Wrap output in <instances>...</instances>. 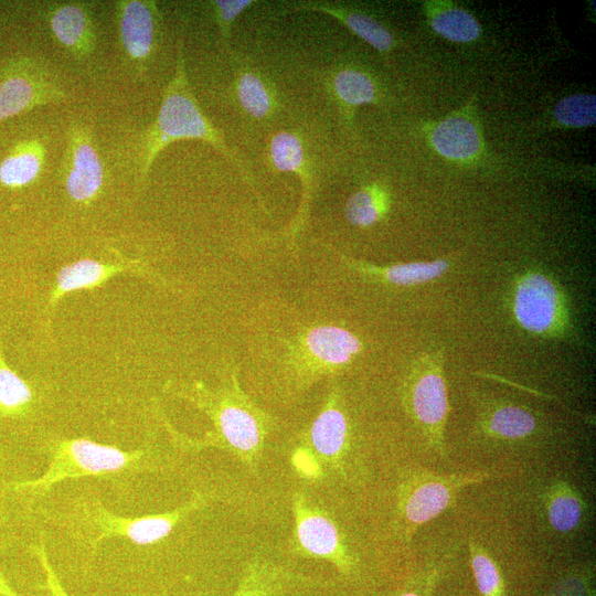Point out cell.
<instances>
[{
	"mask_svg": "<svg viewBox=\"0 0 596 596\" xmlns=\"http://www.w3.org/2000/svg\"><path fill=\"white\" fill-rule=\"evenodd\" d=\"M206 412L212 414L217 435L207 436L203 440H182L190 447L210 445L225 446L245 459L254 458L260 447L262 430L257 419L247 409L236 405L214 406L205 400H198Z\"/></svg>",
	"mask_w": 596,
	"mask_h": 596,
	"instance_id": "10",
	"label": "cell"
},
{
	"mask_svg": "<svg viewBox=\"0 0 596 596\" xmlns=\"http://www.w3.org/2000/svg\"><path fill=\"white\" fill-rule=\"evenodd\" d=\"M430 139L436 151L451 160L471 159L481 147L475 124L462 116H451L437 124Z\"/></svg>",
	"mask_w": 596,
	"mask_h": 596,
	"instance_id": "18",
	"label": "cell"
},
{
	"mask_svg": "<svg viewBox=\"0 0 596 596\" xmlns=\"http://www.w3.org/2000/svg\"><path fill=\"white\" fill-rule=\"evenodd\" d=\"M408 404L430 445L443 454L448 398L439 360L426 358L422 361L409 384Z\"/></svg>",
	"mask_w": 596,
	"mask_h": 596,
	"instance_id": "6",
	"label": "cell"
},
{
	"mask_svg": "<svg viewBox=\"0 0 596 596\" xmlns=\"http://www.w3.org/2000/svg\"><path fill=\"white\" fill-rule=\"evenodd\" d=\"M326 86L340 109L350 117L361 105L375 103L377 86L366 72L352 66L334 68L326 78Z\"/></svg>",
	"mask_w": 596,
	"mask_h": 596,
	"instance_id": "16",
	"label": "cell"
},
{
	"mask_svg": "<svg viewBox=\"0 0 596 596\" xmlns=\"http://www.w3.org/2000/svg\"><path fill=\"white\" fill-rule=\"evenodd\" d=\"M296 533L304 551L332 562L341 573L351 571V560L341 544L333 522L297 498L294 502Z\"/></svg>",
	"mask_w": 596,
	"mask_h": 596,
	"instance_id": "12",
	"label": "cell"
},
{
	"mask_svg": "<svg viewBox=\"0 0 596 596\" xmlns=\"http://www.w3.org/2000/svg\"><path fill=\"white\" fill-rule=\"evenodd\" d=\"M592 567H575L551 588L547 596H593Z\"/></svg>",
	"mask_w": 596,
	"mask_h": 596,
	"instance_id": "31",
	"label": "cell"
},
{
	"mask_svg": "<svg viewBox=\"0 0 596 596\" xmlns=\"http://www.w3.org/2000/svg\"><path fill=\"white\" fill-rule=\"evenodd\" d=\"M62 173L66 193L76 203L92 202L103 189L104 164L84 124L73 123L68 128Z\"/></svg>",
	"mask_w": 596,
	"mask_h": 596,
	"instance_id": "7",
	"label": "cell"
},
{
	"mask_svg": "<svg viewBox=\"0 0 596 596\" xmlns=\"http://www.w3.org/2000/svg\"><path fill=\"white\" fill-rule=\"evenodd\" d=\"M254 3L253 0H214L210 2L212 17L223 39L230 38L235 20Z\"/></svg>",
	"mask_w": 596,
	"mask_h": 596,
	"instance_id": "32",
	"label": "cell"
},
{
	"mask_svg": "<svg viewBox=\"0 0 596 596\" xmlns=\"http://www.w3.org/2000/svg\"><path fill=\"white\" fill-rule=\"evenodd\" d=\"M231 93L238 110L254 121L270 120L279 108L274 85L253 66L243 65L236 70Z\"/></svg>",
	"mask_w": 596,
	"mask_h": 596,
	"instance_id": "14",
	"label": "cell"
},
{
	"mask_svg": "<svg viewBox=\"0 0 596 596\" xmlns=\"http://www.w3.org/2000/svg\"><path fill=\"white\" fill-rule=\"evenodd\" d=\"M433 30L443 38L458 43L472 42L479 38L481 28L468 11L453 4L433 3L428 10Z\"/></svg>",
	"mask_w": 596,
	"mask_h": 596,
	"instance_id": "22",
	"label": "cell"
},
{
	"mask_svg": "<svg viewBox=\"0 0 596 596\" xmlns=\"http://www.w3.org/2000/svg\"><path fill=\"white\" fill-rule=\"evenodd\" d=\"M554 118L566 127L583 128L595 125L596 98L593 94H573L562 98L554 107Z\"/></svg>",
	"mask_w": 596,
	"mask_h": 596,
	"instance_id": "29",
	"label": "cell"
},
{
	"mask_svg": "<svg viewBox=\"0 0 596 596\" xmlns=\"http://www.w3.org/2000/svg\"><path fill=\"white\" fill-rule=\"evenodd\" d=\"M296 467L307 476H315L317 465L315 459L306 451L298 450L294 457Z\"/></svg>",
	"mask_w": 596,
	"mask_h": 596,
	"instance_id": "33",
	"label": "cell"
},
{
	"mask_svg": "<svg viewBox=\"0 0 596 596\" xmlns=\"http://www.w3.org/2000/svg\"><path fill=\"white\" fill-rule=\"evenodd\" d=\"M482 425L487 434L494 438L521 439L534 433L536 421L529 409L503 404L490 409Z\"/></svg>",
	"mask_w": 596,
	"mask_h": 596,
	"instance_id": "23",
	"label": "cell"
},
{
	"mask_svg": "<svg viewBox=\"0 0 596 596\" xmlns=\"http://www.w3.org/2000/svg\"><path fill=\"white\" fill-rule=\"evenodd\" d=\"M294 10L328 14L380 52H389L394 45L392 32L382 22L368 13L350 7L329 2L308 1L296 4Z\"/></svg>",
	"mask_w": 596,
	"mask_h": 596,
	"instance_id": "15",
	"label": "cell"
},
{
	"mask_svg": "<svg viewBox=\"0 0 596 596\" xmlns=\"http://www.w3.org/2000/svg\"><path fill=\"white\" fill-rule=\"evenodd\" d=\"M449 268L447 259L432 262H412L387 267L369 266L368 270L381 275L389 283L398 286H413L432 281L444 275Z\"/></svg>",
	"mask_w": 596,
	"mask_h": 596,
	"instance_id": "26",
	"label": "cell"
},
{
	"mask_svg": "<svg viewBox=\"0 0 596 596\" xmlns=\"http://www.w3.org/2000/svg\"><path fill=\"white\" fill-rule=\"evenodd\" d=\"M205 501V497L199 493L170 512L124 517L109 511L96 498L79 497L58 512L55 522L77 545L91 552L113 538L125 539L137 545H150L167 538L178 523Z\"/></svg>",
	"mask_w": 596,
	"mask_h": 596,
	"instance_id": "3",
	"label": "cell"
},
{
	"mask_svg": "<svg viewBox=\"0 0 596 596\" xmlns=\"http://www.w3.org/2000/svg\"><path fill=\"white\" fill-rule=\"evenodd\" d=\"M347 433L348 426L343 413L330 406L313 422L310 432L311 444L321 457L334 458L344 447Z\"/></svg>",
	"mask_w": 596,
	"mask_h": 596,
	"instance_id": "24",
	"label": "cell"
},
{
	"mask_svg": "<svg viewBox=\"0 0 596 596\" xmlns=\"http://www.w3.org/2000/svg\"><path fill=\"white\" fill-rule=\"evenodd\" d=\"M268 158L274 170L297 174L306 196L308 195L310 170L306 149L298 134L290 130L275 132L268 143Z\"/></svg>",
	"mask_w": 596,
	"mask_h": 596,
	"instance_id": "20",
	"label": "cell"
},
{
	"mask_svg": "<svg viewBox=\"0 0 596 596\" xmlns=\"http://www.w3.org/2000/svg\"><path fill=\"white\" fill-rule=\"evenodd\" d=\"M470 565L481 596H505V586L496 562L475 542L469 543Z\"/></svg>",
	"mask_w": 596,
	"mask_h": 596,
	"instance_id": "28",
	"label": "cell"
},
{
	"mask_svg": "<svg viewBox=\"0 0 596 596\" xmlns=\"http://www.w3.org/2000/svg\"><path fill=\"white\" fill-rule=\"evenodd\" d=\"M46 149L40 139L18 142L0 162V184L20 189L33 183L42 173Z\"/></svg>",
	"mask_w": 596,
	"mask_h": 596,
	"instance_id": "17",
	"label": "cell"
},
{
	"mask_svg": "<svg viewBox=\"0 0 596 596\" xmlns=\"http://www.w3.org/2000/svg\"><path fill=\"white\" fill-rule=\"evenodd\" d=\"M66 98L54 73L33 57L15 56L0 67V123Z\"/></svg>",
	"mask_w": 596,
	"mask_h": 596,
	"instance_id": "4",
	"label": "cell"
},
{
	"mask_svg": "<svg viewBox=\"0 0 596 596\" xmlns=\"http://www.w3.org/2000/svg\"><path fill=\"white\" fill-rule=\"evenodd\" d=\"M308 350L323 363L341 365L350 361L360 350L355 336L345 329L323 326L309 331L306 338Z\"/></svg>",
	"mask_w": 596,
	"mask_h": 596,
	"instance_id": "19",
	"label": "cell"
},
{
	"mask_svg": "<svg viewBox=\"0 0 596 596\" xmlns=\"http://www.w3.org/2000/svg\"><path fill=\"white\" fill-rule=\"evenodd\" d=\"M545 510L551 526L565 533L581 524L584 503L573 486L566 481H557L547 491Z\"/></svg>",
	"mask_w": 596,
	"mask_h": 596,
	"instance_id": "21",
	"label": "cell"
},
{
	"mask_svg": "<svg viewBox=\"0 0 596 596\" xmlns=\"http://www.w3.org/2000/svg\"><path fill=\"white\" fill-rule=\"evenodd\" d=\"M488 472L448 476L423 473L412 479L401 497L400 510L407 529L414 530L444 512L465 487L480 482Z\"/></svg>",
	"mask_w": 596,
	"mask_h": 596,
	"instance_id": "5",
	"label": "cell"
},
{
	"mask_svg": "<svg viewBox=\"0 0 596 596\" xmlns=\"http://www.w3.org/2000/svg\"><path fill=\"white\" fill-rule=\"evenodd\" d=\"M281 587L278 571L254 563L246 570L233 596H275Z\"/></svg>",
	"mask_w": 596,
	"mask_h": 596,
	"instance_id": "30",
	"label": "cell"
},
{
	"mask_svg": "<svg viewBox=\"0 0 596 596\" xmlns=\"http://www.w3.org/2000/svg\"><path fill=\"white\" fill-rule=\"evenodd\" d=\"M33 403L32 387L8 365L0 354V416L22 417L32 409Z\"/></svg>",
	"mask_w": 596,
	"mask_h": 596,
	"instance_id": "25",
	"label": "cell"
},
{
	"mask_svg": "<svg viewBox=\"0 0 596 596\" xmlns=\"http://www.w3.org/2000/svg\"><path fill=\"white\" fill-rule=\"evenodd\" d=\"M126 272L145 273V268L138 260L110 264L85 258L67 264L56 276L49 296V308L53 310L72 291L99 287L113 276Z\"/></svg>",
	"mask_w": 596,
	"mask_h": 596,
	"instance_id": "13",
	"label": "cell"
},
{
	"mask_svg": "<svg viewBox=\"0 0 596 596\" xmlns=\"http://www.w3.org/2000/svg\"><path fill=\"white\" fill-rule=\"evenodd\" d=\"M45 451V471L39 478L12 482L13 492L29 500L40 499L64 480L94 477L114 482L155 467L148 449L127 451L84 437L50 439Z\"/></svg>",
	"mask_w": 596,
	"mask_h": 596,
	"instance_id": "1",
	"label": "cell"
},
{
	"mask_svg": "<svg viewBox=\"0 0 596 596\" xmlns=\"http://www.w3.org/2000/svg\"><path fill=\"white\" fill-rule=\"evenodd\" d=\"M2 522V514H1V510H0V524Z\"/></svg>",
	"mask_w": 596,
	"mask_h": 596,
	"instance_id": "36",
	"label": "cell"
},
{
	"mask_svg": "<svg viewBox=\"0 0 596 596\" xmlns=\"http://www.w3.org/2000/svg\"><path fill=\"white\" fill-rule=\"evenodd\" d=\"M397 596H422V595L415 590H411V592H404Z\"/></svg>",
	"mask_w": 596,
	"mask_h": 596,
	"instance_id": "35",
	"label": "cell"
},
{
	"mask_svg": "<svg viewBox=\"0 0 596 596\" xmlns=\"http://www.w3.org/2000/svg\"><path fill=\"white\" fill-rule=\"evenodd\" d=\"M44 19L55 41L75 58L93 54L97 32L89 6L84 2H57L44 11Z\"/></svg>",
	"mask_w": 596,
	"mask_h": 596,
	"instance_id": "11",
	"label": "cell"
},
{
	"mask_svg": "<svg viewBox=\"0 0 596 596\" xmlns=\"http://www.w3.org/2000/svg\"><path fill=\"white\" fill-rule=\"evenodd\" d=\"M0 596H20L8 583L4 575L0 572Z\"/></svg>",
	"mask_w": 596,
	"mask_h": 596,
	"instance_id": "34",
	"label": "cell"
},
{
	"mask_svg": "<svg viewBox=\"0 0 596 596\" xmlns=\"http://www.w3.org/2000/svg\"><path fill=\"white\" fill-rule=\"evenodd\" d=\"M513 312L523 329L536 334L555 332L565 321L561 291L554 281L539 273L528 274L519 280Z\"/></svg>",
	"mask_w": 596,
	"mask_h": 596,
	"instance_id": "8",
	"label": "cell"
},
{
	"mask_svg": "<svg viewBox=\"0 0 596 596\" xmlns=\"http://www.w3.org/2000/svg\"><path fill=\"white\" fill-rule=\"evenodd\" d=\"M115 17L125 56L136 70L143 72L159 39L161 17L157 3L150 0L116 1Z\"/></svg>",
	"mask_w": 596,
	"mask_h": 596,
	"instance_id": "9",
	"label": "cell"
},
{
	"mask_svg": "<svg viewBox=\"0 0 596 596\" xmlns=\"http://www.w3.org/2000/svg\"><path fill=\"white\" fill-rule=\"evenodd\" d=\"M194 139L201 140L226 157L247 178V171L225 143L221 131L203 114L188 78L181 46L178 49L173 76L167 84L155 121L147 128L139 147V182L147 181L158 155L170 143Z\"/></svg>",
	"mask_w": 596,
	"mask_h": 596,
	"instance_id": "2",
	"label": "cell"
},
{
	"mask_svg": "<svg viewBox=\"0 0 596 596\" xmlns=\"http://www.w3.org/2000/svg\"><path fill=\"white\" fill-rule=\"evenodd\" d=\"M386 209V195L377 187L354 192L345 203V216L355 226H370L379 221Z\"/></svg>",
	"mask_w": 596,
	"mask_h": 596,
	"instance_id": "27",
	"label": "cell"
}]
</instances>
